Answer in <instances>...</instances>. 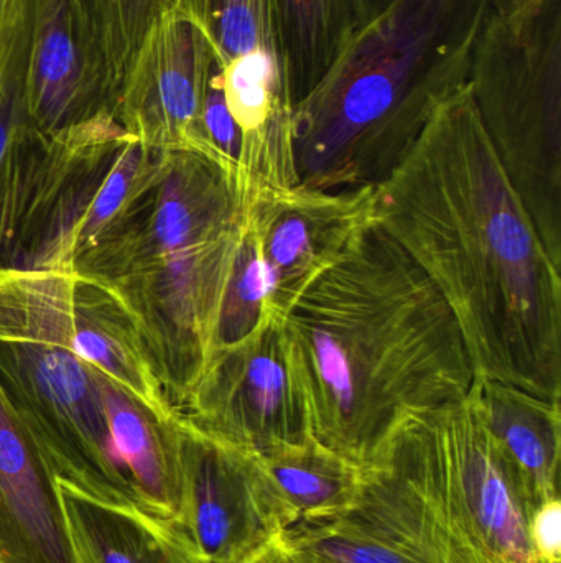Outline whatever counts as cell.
I'll use <instances>...</instances> for the list:
<instances>
[{
	"label": "cell",
	"mask_w": 561,
	"mask_h": 563,
	"mask_svg": "<svg viewBox=\"0 0 561 563\" xmlns=\"http://www.w3.org/2000/svg\"><path fill=\"white\" fill-rule=\"evenodd\" d=\"M374 221L450 308L476 377L561 402V267L464 85L374 187Z\"/></svg>",
	"instance_id": "1"
},
{
	"label": "cell",
	"mask_w": 561,
	"mask_h": 563,
	"mask_svg": "<svg viewBox=\"0 0 561 563\" xmlns=\"http://www.w3.org/2000/svg\"><path fill=\"white\" fill-rule=\"evenodd\" d=\"M313 439L366 470L402 423L460 402L476 373L457 320L375 221L283 318Z\"/></svg>",
	"instance_id": "2"
},
{
	"label": "cell",
	"mask_w": 561,
	"mask_h": 563,
	"mask_svg": "<svg viewBox=\"0 0 561 563\" xmlns=\"http://www.w3.org/2000/svg\"><path fill=\"white\" fill-rule=\"evenodd\" d=\"M246 208L226 167L164 152L150 190L72 269L127 311L178 412L216 351Z\"/></svg>",
	"instance_id": "3"
},
{
	"label": "cell",
	"mask_w": 561,
	"mask_h": 563,
	"mask_svg": "<svg viewBox=\"0 0 561 563\" xmlns=\"http://www.w3.org/2000/svg\"><path fill=\"white\" fill-rule=\"evenodd\" d=\"M490 0H395L293 108L296 185L378 187L463 88Z\"/></svg>",
	"instance_id": "4"
},
{
	"label": "cell",
	"mask_w": 561,
	"mask_h": 563,
	"mask_svg": "<svg viewBox=\"0 0 561 563\" xmlns=\"http://www.w3.org/2000/svg\"><path fill=\"white\" fill-rule=\"evenodd\" d=\"M72 288V271L0 266V380L49 485L145 511L109 437L101 373L71 346Z\"/></svg>",
	"instance_id": "5"
},
{
	"label": "cell",
	"mask_w": 561,
	"mask_h": 563,
	"mask_svg": "<svg viewBox=\"0 0 561 563\" xmlns=\"http://www.w3.org/2000/svg\"><path fill=\"white\" fill-rule=\"evenodd\" d=\"M467 85L510 185L561 267V0L524 19L490 9Z\"/></svg>",
	"instance_id": "6"
},
{
	"label": "cell",
	"mask_w": 561,
	"mask_h": 563,
	"mask_svg": "<svg viewBox=\"0 0 561 563\" xmlns=\"http://www.w3.org/2000/svg\"><path fill=\"white\" fill-rule=\"evenodd\" d=\"M371 466L411 486L487 562L542 563L506 460L471 390L460 402L402 423Z\"/></svg>",
	"instance_id": "7"
},
{
	"label": "cell",
	"mask_w": 561,
	"mask_h": 563,
	"mask_svg": "<svg viewBox=\"0 0 561 563\" xmlns=\"http://www.w3.org/2000/svg\"><path fill=\"white\" fill-rule=\"evenodd\" d=\"M170 475L165 519L190 563H250L285 531V511L254 453L178 413L164 423Z\"/></svg>",
	"instance_id": "8"
},
{
	"label": "cell",
	"mask_w": 561,
	"mask_h": 563,
	"mask_svg": "<svg viewBox=\"0 0 561 563\" xmlns=\"http://www.w3.org/2000/svg\"><path fill=\"white\" fill-rule=\"evenodd\" d=\"M181 416L214 439L254 455L313 439L282 318L211 357Z\"/></svg>",
	"instance_id": "9"
},
{
	"label": "cell",
	"mask_w": 561,
	"mask_h": 563,
	"mask_svg": "<svg viewBox=\"0 0 561 563\" xmlns=\"http://www.w3.org/2000/svg\"><path fill=\"white\" fill-rule=\"evenodd\" d=\"M217 66L213 45L197 23L158 9L122 82L115 119L152 151L198 152L223 165L203 125Z\"/></svg>",
	"instance_id": "10"
},
{
	"label": "cell",
	"mask_w": 561,
	"mask_h": 563,
	"mask_svg": "<svg viewBox=\"0 0 561 563\" xmlns=\"http://www.w3.org/2000/svg\"><path fill=\"white\" fill-rule=\"evenodd\" d=\"M374 187L329 191L303 185L247 203V221L272 285L270 314L285 318L306 287L374 221Z\"/></svg>",
	"instance_id": "11"
},
{
	"label": "cell",
	"mask_w": 561,
	"mask_h": 563,
	"mask_svg": "<svg viewBox=\"0 0 561 563\" xmlns=\"http://www.w3.org/2000/svg\"><path fill=\"white\" fill-rule=\"evenodd\" d=\"M161 155L125 129L99 145L66 181L15 267L75 269L150 190Z\"/></svg>",
	"instance_id": "12"
},
{
	"label": "cell",
	"mask_w": 561,
	"mask_h": 563,
	"mask_svg": "<svg viewBox=\"0 0 561 563\" xmlns=\"http://www.w3.org/2000/svg\"><path fill=\"white\" fill-rule=\"evenodd\" d=\"M158 9L173 10L206 33L231 114L262 119L293 106L276 0H160Z\"/></svg>",
	"instance_id": "13"
},
{
	"label": "cell",
	"mask_w": 561,
	"mask_h": 563,
	"mask_svg": "<svg viewBox=\"0 0 561 563\" xmlns=\"http://www.w3.org/2000/svg\"><path fill=\"white\" fill-rule=\"evenodd\" d=\"M493 433L527 519L560 498L561 402L476 377L471 387Z\"/></svg>",
	"instance_id": "14"
},
{
	"label": "cell",
	"mask_w": 561,
	"mask_h": 563,
	"mask_svg": "<svg viewBox=\"0 0 561 563\" xmlns=\"http://www.w3.org/2000/svg\"><path fill=\"white\" fill-rule=\"evenodd\" d=\"M0 562L69 563L55 493L0 380Z\"/></svg>",
	"instance_id": "15"
},
{
	"label": "cell",
	"mask_w": 561,
	"mask_h": 563,
	"mask_svg": "<svg viewBox=\"0 0 561 563\" xmlns=\"http://www.w3.org/2000/svg\"><path fill=\"white\" fill-rule=\"evenodd\" d=\"M69 338L72 350L160 423L178 416L155 373L147 346L114 297L75 273Z\"/></svg>",
	"instance_id": "16"
},
{
	"label": "cell",
	"mask_w": 561,
	"mask_h": 563,
	"mask_svg": "<svg viewBox=\"0 0 561 563\" xmlns=\"http://www.w3.org/2000/svg\"><path fill=\"white\" fill-rule=\"evenodd\" d=\"M341 519L414 563H490L430 503L375 466L364 470L358 499Z\"/></svg>",
	"instance_id": "17"
},
{
	"label": "cell",
	"mask_w": 561,
	"mask_h": 563,
	"mask_svg": "<svg viewBox=\"0 0 561 563\" xmlns=\"http://www.w3.org/2000/svg\"><path fill=\"white\" fill-rule=\"evenodd\" d=\"M69 563H190L165 519L52 483Z\"/></svg>",
	"instance_id": "18"
},
{
	"label": "cell",
	"mask_w": 561,
	"mask_h": 563,
	"mask_svg": "<svg viewBox=\"0 0 561 563\" xmlns=\"http://www.w3.org/2000/svg\"><path fill=\"white\" fill-rule=\"evenodd\" d=\"M279 495L292 528L341 518L361 492L364 470L346 462L315 439L257 455Z\"/></svg>",
	"instance_id": "19"
},
{
	"label": "cell",
	"mask_w": 561,
	"mask_h": 563,
	"mask_svg": "<svg viewBox=\"0 0 561 563\" xmlns=\"http://www.w3.org/2000/svg\"><path fill=\"white\" fill-rule=\"evenodd\" d=\"M293 108L322 81L364 25L359 0H276Z\"/></svg>",
	"instance_id": "20"
},
{
	"label": "cell",
	"mask_w": 561,
	"mask_h": 563,
	"mask_svg": "<svg viewBox=\"0 0 561 563\" xmlns=\"http://www.w3.org/2000/svg\"><path fill=\"white\" fill-rule=\"evenodd\" d=\"M99 393L112 445L131 475L145 511L168 519L170 475L164 423L102 374Z\"/></svg>",
	"instance_id": "21"
},
{
	"label": "cell",
	"mask_w": 561,
	"mask_h": 563,
	"mask_svg": "<svg viewBox=\"0 0 561 563\" xmlns=\"http://www.w3.org/2000/svg\"><path fill=\"white\" fill-rule=\"evenodd\" d=\"M270 294L269 274L246 217L217 318L216 351L243 340L269 317Z\"/></svg>",
	"instance_id": "22"
},
{
	"label": "cell",
	"mask_w": 561,
	"mask_h": 563,
	"mask_svg": "<svg viewBox=\"0 0 561 563\" xmlns=\"http://www.w3.org/2000/svg\"><path fill=\"white\" fill-rule=\"evenodd\" d=\"M112 58L132 63L160 0H94Z\"/></svg>",
	"instance_id": "23"
},
{
	"label": "cell",
	"mask_w": 561,
	"mask_h": 563,
	"mask_svg": "<svg viewBox=\"0 0 561 563\" xmlns=\"http://www.w3.org/2000/svg\"><path fill=\"white\" fill-rule=\"evenodd\" d=\"M529 539L542 563H561V501L552 499L540 506L529 521Z\"/></svg>",
	"instance_id": "24"
},
{
	"label": "cell",
	"mask_w": 561,
	"mask_h": 563,
	"mask_svg": "<svg viewBox=\"0 0 561 563\" xmlns=\"http://www.w3.org/2000/svg\"><path fill=\"white\" fill-rule=\"evenodd\" d=\"M250 563H335L290 542L280 532Z\"/></svg>",
	"instance_id": "25"
},
{
	"label": "cell",
	"mask_w": 561,
	"mask_h": 563,
	"mask_svg": "<svg viewBox=\"0 0 561 563\" xmlns=\"http://www.w3.org/2000/svg\"><path fill=\"white\" fill-rule=\"evenodd\" d=\"M549 0H490V9L506 19H524L539 12Z\"/></svg>",
	"instance_id": "26"
},
{
	"label": "cell",
	"mask_w": 561,
	"mask_h": 563,
	"mask_svg": "<svg viewBox=\"0 0 561 563\" xmlns=\"http://www.w3.org/2000/svg\"><path fill=\"white\" fill-rule=\"evenodd\" d=\"M361 2L362 15H364V23L368 20L374 19L379 13L384 12L385 9L392 5L395 0H359Z\"/></svg>",
	"instance_id": "27"
},
{
	"label": "cell",
	"mask_w": 561,
	"mask_h": 563,
	"mask_svg": "<svg viewBox=\"0 0 561 563\" xmlns=\"http://www.w3.org/2000/svg\"><path fill=\"white\" fill-rule=\"evenodd\" d=\"M0 563H2V562H0Z\"/></svg>",
	"instance_id": "28"
}]
</instances>
